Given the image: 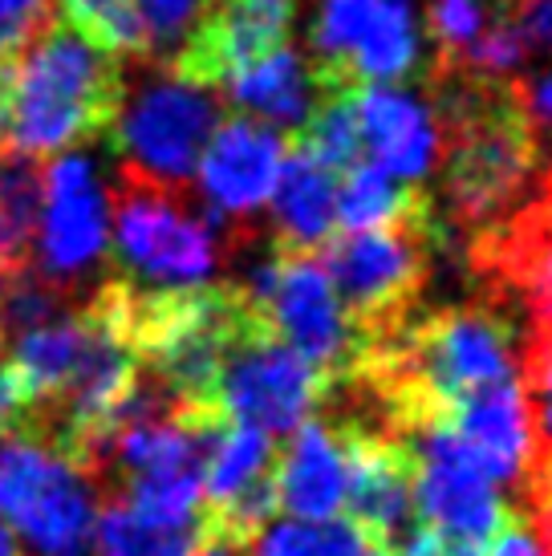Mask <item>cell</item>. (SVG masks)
Segmentation results:
<instances>
[{
	"mask_svg": "<svg viewBox=\"0 0 552 556\" xmlns=\"http://www.w3.org/2000/svg\"><path fill=\"white\" fill-rule=\"evenodd\" d=\"M126 98L130 102H123L106 130L118 170H130L159 187H191L203 147L224 123V102L215 90L163 70Z\"/></svg>",
	"mask_w": 552,
	"mask_h": 556,
	"instance_id": "obj_7",
	"label": "cell"
},
{
	"mask_svg": "<svg viewBox=\"0 0 552 556\" xmlns=\"http://www.w3.org/2000/svg\"><path fill=\"white\" fill-rule=\"evenodd\" d=\"M292 21L297 0H203L196 25L167 58V70L219 90L231 74L289 46Z\"/></svg>",
	"mask_w": 552,
	"mask_h": 556,
	"instance_id": "obj_11",
	"label": "cell"
},
{
	"mask_svg": "<svg viewBox=\"0 0 552 556\" xmlns=\"http://www.w3.org/2000/svg\"><path fill=\"white\" fill-rule=\"evenodd\" d=\"M346 443V508L341 516L369 532L378 548L399 553L414 520V447L399 431L338 422Z\"/></svg>",
	"mask_w": 552,
	"mask_h": 556,
	"instance_id": "obj_12",
	"label": "cell"
},
{
	"mask_svg": "<svg viewBox=\"0 0 552 556\" xmlns=\"http://www.w3.org/2000/svg\"><path fill=\"white\" fill-rule=\"evenodd\" d=\"M491 264L528 293L537 329L552 325V195L507 232L504 244L491 248Z\"/></svg>",
	"mask_w": 552,
	"mask_h": 556,
	"instance_id": "obj_23",
	"label": "cell"
},
{
	"mask_svg": "<svg viewBox=\"0 0 552 556\" xmlns=\"http://www.w3.org/2000/svg\"><path fill=\"white\" fill-rule=\"evenodd\" d=\"M418 212H430L427 191L402 184L374 163H357L338 179V232L382 228V224L418 216Z\"/></svg>",
	"mask_w": 552,
	"mask_h": 556,
	"instance_id": "obj_22",
	"label": "cell"
},
{
	"mask_svg": "<svg viewBox=\"0 0 552 556\" xmlns=\"http://www.w3.org/2000/svg\"><path fill=\"white\" fill-rule=\"evenodd\" d=\"M240 289L252 296L276 338L325 374L329 387L350 382L366 366L369 341L350 325L317 252L273 248L268 261L256 264Z\"/></svg>",
	"mask_w": 552,
	"mask_h": 556,
	"instance_id": "obj_4",
	"label": "cell"
},
{
	"mask_svg": "<svg viewBox=\"0 0 552 556\" xmlns=\"http://www.w3.org/2000/svg\"><path fill=\"white\" fill-rule=\"evenodd\" d=\"M126 102V65L53 16L0 74V147L58 155L106 135Z\"/></svg>",
	"mask_w": 552,
	"mask_h": 556,
	"instance_id": "obj_1",
	"label": "cell"
},
{
	"mask_svg": "<svg viewBox=\"0 0 552 556\" xmlns=\"http://www.w3.org/2000/svg\"><path fill=\"white\" fill-rule=\"evenodd\" d=\"M0 345H4V338H0Z\"/></svg>",
	"mask_w": 552,
	"mask_h": 556,
	"instance_id": "obj_37",
	"label": "cell"
},
{
	"mask_svg": "<svg viewBox=\"0 0 552 556\" xmlns=\"http://www.w3.org/2000/svg\"><path fill=\"white\" fill-rule=\"evenodd\" d=\"M484 556H544V548H540L537 536L524 528L520 516H507V525L491 536Z\"/></svg>",
	"mask_w": 552,
	"mask_h": 556,
	"instance_id": "obj_32",
	"label": "cell"
},
{
	"mask_svg": "<svg viewBox=\"0 0 552 556\" xmlns=\"http://www.w3.org/2000/svg\"><path fill=\"white\" fill-rule=\"evenodd\" d=\"M297 147H305L325 170L346 175L357 163H366V147H362V123H357V90L346 93H322L317 106L309 114V123L292 135Z\"/></svg>",
	"mask_w": 552,
	"mask_h": 556,
	"instance_id": "obj_24",
	"label": "cell"
},
{
	"mask_svg": "<svg viewBox=\"0 0 552 556\" xmlns=\"http://www.w3.org/2000/svg\"><path fill=\"white\" fill-rule=\"evenodd\" d=\"M219 90L228 93L236 114H248L264 126H276L280 135H297L317 106V81L309 62L292 46L268 53L264 62L231 74Z\"/></svg>",
	"mask_w": 552,
	"mask_h": 556,
	"instance_id": "obj_18",
	"label": "cell"
},
{
	"mask_svg": "<svg viewBox=\"0 0 552 556\" xmlns=\"http://www.w3.org/2000/svg\"><path fill=\"white\" fill-rule=\"evenodd\" d=\"M37 273L62 285L70 296L98 289L93 273L110 256V195L93 175L90 159L65 151L46 167V200L37 224Z\"/></svg>",
	"mask_w": 552,
	"mask_h": 556,
	"instance_id": "obj_9",
	"label": "cell"
},
{
	"mask_svg": "<svg viewBox=\"0 0 552 556\" xmlns=\"http://www.w3.org/2000/svg\"><path fill=\"white\" fill-rule=\"evenodd\" d=\"M252 556H369L378 544L369 532L338 516V520H285L268 525L248 544Z\"/></svg>",
	"mask_w": 552,
	"mask_h": 556,
	"instance_id": "obj_26",
	"label": "cell"
},
{
	"mask_svg": "<svg viewBox=\"0 0 552 556\" xmlns=\"http://www.w3.org/2000/svg\"><path fill=\"white\" fill-rule=\"evenodd\" d=\"M0 556H21V548H16V536L9 525H0Z\"/></svg>",
	"mask_w": 552,
	"mask_h": 556,
	"instance_id": "obj_35",
	"label": "cell"
},
{
	"mask_svg": "<svg viewBox=\"0 0 552 556\" xmlns=\"http://www.w3.org/2000/svg\"><path fill=\"white\" fill-rule=\"evenodd\" d=\"M399 556H484V548L451 541V536H443V532H435L427 525H414L411 536L399 544Z\"/></svg>",
	"mask_w": 552,
	"mask_h": 556,
	"instance_id": "obj_31",
	"label": "cell"
},
{
	"mask_svg": "<svg viewBox=\"0 0 552 556\" xmlns=\"http://www.w3.org/2000/svg\"><path fill=\"white\" fill-rule=\"evenodd\" d=\"M276 508L292 520H338L346 508V443L334 422L305 418L276 455Z\"/></svg>",
	"mask_w": 552,
	"mask_h": 556,
	"instance_id": "obj_16",
	"label": "cell"
},
{
	"mask_svg": "<svg viewBox=\"0 0 552 556\" xmlns=\"http://www.w3.org/2000/svg\"><path fill=\"white\" fill-rule=\"evenodd\" d=\"M435 123L451 212L484 228L520 195L537 163V123L520 86L460 74L443 93Z\"/></svg>",
	"mask_w": 552,
	"mask_h": 556,
	"instance_id": "obj_2",
	"label": "cell"
},
{
	"mask_svg": "<svg viewBox=\"0 0 552 556\" xmlns=\"http://www.w3.org/2000/svg\"><path fill=\"white\" fill-rule=\"evenodd\" d=\"M98 492L81 467L37 434L0 439V525L41 556H90Z\"/></svg>",
	"mask_w": 552,
	"mask_h": 556,
	"instance_id": "obj_6",
	"label": "cell"
},
{
	"mask_svg": "<svg viewBox=\"0 0 552 556\" xmlns=\"http://www.w3.org/2000/svg\"><path fill=\"white\" fill-rule=\"evenodd\" d=\"M203 0H138V13H142V25H147V41H151V58L154 53H175L179 41L187 37V29L196 25Z\"/></svg>",
	"mask_w": 552,
	"mask_h": 556,
	"instance_id": "obj_29",
	"label": "cell"
},
{
	"mask_svg": "<svg viewBox=\"0 0 552 556\" xmlns=\"http://www.w3.org/2000/svg\"><path fill=\"white\" fill-rule=\"evenodd\" d=\"M329 390L334 387L325 382V374H317L292 345L276 338L256 309L224 354L215 406L231 422L261 427L276 439L313 418Z\"/></svg>",
	"mask_w": 552,
	"mask_h": 556,
	"instance_id": "obj_8",
	"label": "cell"
},
{
	"mask_svg": "<svg viewBox=\"0 0 552 556\" xmlns=\"http://www.w3.org/2000/svg\"><path fill=\"white\" fill-rule=\"evenodd\" d=\"M215 541L212 520L203 511L191 525H159L126 508L123 500H102L93 520V556H191L200 544Z\"/></svg>",
	"mask_w": 552,
	"mask_h": 556,
	"instance_id": "obj_21",
	"label": "cell"
},
{
	"mask_svg": "<svg viewBox=\"0 0 552 556\" xmlns=\"http://www.w3.org/2000/svg\"><path fill=\"white\" fill-rule=\"evenodd\" d=\"M520 93H524V106H528V114H532V123L549 126V130H552V74H544L532 90H520Z\"/></svg>",
	"mask_w": 552,
	"mask_h": 556,
	"instance_id": "obj_33",
	"label": "cell"
},
{
	"mask_svg": "<svg viewBox=\"0 0 552 556\" xmlns=\"http://www.w3.org/2000/svg\"><path fill=\"white\" fill-rule=\"evenodd\" d=\"M418 62V25L411 0H378L366 33L346 65V90L362 86H394Z\"/></svg>",
	"mask_w": 552,
	"mask_h": 556,
	"instance_id": "obj_19",
	"label": "cell"
},
{
	"mask_svg": "<svg viewBox=\"0 0 552 556\" xmlns=\"http://www.w3.org/2000/svg\"><path fill=\"white\" fill-rule=\"evenodd\" d=\"M62 21L74 25L81 37H90L93 46L114 53L118 62L151 58L138 0H62Z\"/></svg>",
	"mask_w": 552,
	"mask_h": 556,
	"instance_id": "obj_27",
	"label": "cell"
},
{
	"mask_svg": "<svg viewBox=\"0 0 552 556\" xmlns=\"http://www.w3.org/2000/svg\"><path fill=\"white\" fill-rule=\"evenodd\" d=\"M369 556H399V553H390V548H374Z\"/></svg>",
	"mask_w": 552,
	"mask_h": 556,
	"instance_id": "obj_36",
	"label": "cell"
},
{
	"mask_svg": "<svg viewBox=\"0 0 552 556\" xmlns=\"http://www.w3.org/2000/svg\"><path fill=\"white\" fill-rule=\"evenodd\" d=\"M357 123L366 163L390 170L402 184L423 187L430 167L439 163V123L427 102L399 86H362Z\"/></svg>",
	"mask_w": 552,
	"mask_h": 556,
	"instance_id": "obj_15",
	"label": "cell"
},
{
	"mask_svg": "<svg viewBox=\"0 0 552 556\" xmlns=\"http://www.w3.org/2000/svg\"><path fill=\"white\" fill-rule=\"evenodd\" d=\"M81 301L70 296L62 285L46 280L37 268H21V273H4L0 277V338H21L37 325H49L74 313Z\"/></svg>",
	"mask_w": 552,
	"mask_h": 556,
	"instance_id": "obj_28",
	"label": "cell"
},
{
	"mask_svg": "<svg viewBox=\"0 0 552 556\" xmlns=\"http://www.w3.org/2000/svg\"><path fill=\"white\" fill-rule=\"evenodd\" d=\"M378 0H322V13L313 25V81L317 93H346V65L366 33Z\"/></svg>",
	"mask_w": 552,
	"mask_h": 556,
	"instance_id": "obj_25",
	"label": "cell"
},
{
	"mask_svg": "<svg viewBox=\"0 0 552 556\" xmlns=\"http://www.w3.org/2000/svg\"><path fill=\"white\" fill-rule=\"evenodd\" d=\"M430 212L382 228L334 232L317 248L350 325L374 345L399 329L430 268Z\"/></svg>",
	"mask_w": 552,
	"mask_h": 556,
	"instance_id": "obj_5",
	"label": "cell"
},
{
	"mask_svg": "<svg viewBox=\"0 0 552 556\" xmlns=\"http://www.w3.org/2000/svg\"><path fill=\"white\" fill-rule=\"evenodd\" d=\"M53 21V0H0V74Z\"/></svg>",
	"mask_w": 552,
	"mask_h": 556,
	"instance_id": "obj_30",
	"label": "cell"
},
{
	"mask_svg": "<svg viewBox=\"0 0 552 556\" xmlns=\"http://www.w3.org/2000/svg\"><path fill=\"white\" fill-rule=\"evenodd\" d=\"M46 200V163L0 147V277L29 268Z\"/></svg>",
	"mask_w": 552,
	"mask_h": 556,
	"instance_id": "obj_20",
	"label": "cell"
},
{
	"mask_svg": "<svg viewBox=\"0 0 552 556\" xmlns=\"http://www.w3.org/2000/svg\"><path fill=\"white\" fill-rule=\"evenodd\" d=\"M292 135H280L276 126H264L248 114H231L215 126L196 167L200 200L215 207L219 216L256 232V212L273 200L280 163L289 155Z\"/></svg>",
	"mask_w": 552,
	"mask_h": 556,
	"instance_id": "obj_13",
	"label": "cell"
},
{
	"mask_svg": "<svg viewBox=\"0 0 552 556\" xmlns=\"http://www.w3.org/2000/svg\"><path fill=\"white\" fill-rule=\"evenodd\" d=\"M443 422L460 434V443L476 455V464L488 471L495 488L520 483L528 467L537 464V434L524 378H504L495 387L467 394L447 410Z\"/></svg>",
	"mask_w": 552,
	"mask_h": 556,
	"instance_id": "obj_14",
	"label": "cell"
},
{
	"mask_svg": "<svg viewBox=\"0 0 552 556\" xmlns=\"http://www.w3.org/2000/svg\"><path fill=\"white\" fill-rule=\"evenodd\" d=\"M268 224H273V248L285 252H317L338 232V175L325 170L297 142L276 175Z\"/></svg>",
	"mask_w": 552,
	"mask_h": 556,
	"instance_id": "obj_17",
	"label": "cell"
},
{
	"mask_svg": "<svg viewBox=\"0 0 552 556\" xmlns=\"http://www.w3.org/2000/svg\"><path fill=\"white\" fill-rule=\"evenodd\" d=\"M191 556H244V548H231V544H224V541H208Z\"/></svg>",
	"mask_w": 552,
	"mask_h": 556,
	"instance_id": "obj_34",
	"label": "cell"
},
{
	"mask_svg": "<svg viewBox=\"0 0 552 556\" xmlns=\"http://www.w3.org/2000/svg\"><path fill=\"white\" fill-rule=\"evenodd\" d=\"M414 516L418 525L443 532L451 541L488 548V541L507 525V504L476 455L443 418L414 427Z\"/></svg>",
	"mask_w": 552,
	"mask_h": 556,
	"instance_id": "obj_10",
	"label": "cell"
},
{
	"mask_svg": "<svg viewBox=\"0 0 552 556\" xmlns=\"http://www.w3.org/2000/svg\"><path fill=\"white\" fill-rule=\"evenodd\" d=\"M114 212V248L135 285L175 289V285H208L219 261L231 252L219 240L208 203L191 195V187H159L118 170V187L110 195Z\"/></svg>",
	"mask_w": 552,
	"mask_h": 556,
	"instance_id": "obj_3",
	"label": "cell"
}]
</instances>
